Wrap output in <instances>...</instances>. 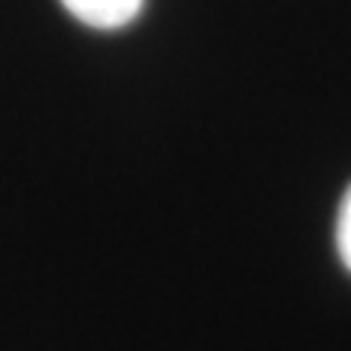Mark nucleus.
<instances>
[{"label": "nucleus", "mask_w": 351, "mask_h": 351, "mask_svg": "<svg viewBox=\"0 0 351 351\" xmlns=\"http://www.w3.org/2000/svg\"><path fill=\"white\" fill-rule=\"evenodd\" d=\"M337 252L339 261L346 263V269L351 272V188L346 191L337 214Z\"/></svg>", "instance_id": "nucleus-2"}, {"label": "nucleus", "mask_w": 351, "mask_h": 351, "mask_svg": "<svg viewBox=\"0 0 351 351\" xmlns=\"http://www.w3.org/2000/svg\"><path fill=\"white\" fill-rule=\"evenodd\" d=\"M62 6L85 27L120 29L141 15L144 0H62Z\"/></svg>", "instance_id": "nucleus-1"}]
</instances>
